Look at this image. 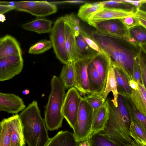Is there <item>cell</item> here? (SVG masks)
<instances>
[{"mask_svg": "<svg viewBox=\"0 0 146 146\" xmlns=\"http://www.w3.org/2000/svg\"><path fill=\"white\" fill-rule=\"evenodd\" d=\"M109 110L106 100L100 107L93 110L92 115V134L104 129L108 119Z\"/></svg>", "mask_w": 146, "mask_h": 146, "instance_id": "cell-14", "label": "cell"}, {"mask_svg": "<svg viewBox=\"0 0 146 146\" xmlns=\"http://www.w3.org/2000/svg\"><path fill=\"white\" fill-rule=\"evenodd\" d=\"M136 10L103 7L92 16L87 23L89 24L108 20L119 19L133 15Z\"/></svg>", "mask_w": 146, "mask_h": 146, "instance_id": "cell-12", "label": "cell"}, {"mask_svg": "<svg viewBox=\"0 0 146 146\" xmlns=\"http://www.w3.org/2000/svg\"><path fill=\"white\" fill-rule=\"evenodd\" d=\"M52 21L45 19L38 18L23 24L22 28L25 30L41 34L51 31Z\"/></svg>", "mask_w": 146, "mask_h": 146, "instance_id": "cell-22", "label": "cell"}, {"mask_svg": "<svg viewBox=\"0 0 146 146\" xmlns=\"http://www.w3.org/2000/svg\"><path fill=\"white\" fill-rule=\"evenodd\" d=\"M96 56L80 59L73 62L75 72L74 87L84 97L91 95L89 88L87 68L89 64Z\"/></svg>", "mask_w": 146, "mask_h": 146, "instance_id": "cell-9", "label": "cell"}, {"mask_svg": "<svg viewBox=\"0 0 146 146\" xmlns=\"http://www.w3.org/2000/svg\"><path fill=\"white\" fill-rule=\"evenodd\" d=\"M64 21L70 26L74 33L75 35L79 34L82 30L79 20L73 14L63 17Z\"/></svg>", "mask_w": 146, "mask_h": 146, "instance_id": "cell-36", "label": "cell"}, {"mask_svg": "<svg viewBox=\"0 0 146 146\" xmlns=\"http://www.w3.org/2000/svg\"><path fill=\"white\" fill-rule=\"evenodd\" d=\"M83 98L86 100L93 110L100 107L105 102L101 96L91 94Z\"/></svg>", "mask_w": 146, "mask_h": 146, "instance_id": "cell-37", "label": "cell"}, {"mask_svg": "<svg viewBox=\"0 0 146 146\" xmlns=\"http://www.w3.org/2000/svg\"><path fill=\"white\" fill-rule=\"evenodd\" d=\"M106 100L109 108V116L104 129L100 132L132 146H139L130 136L131 116L125 105L123 96L118 94L117 107L114 106L110 98Z\"/></svg>", "mask_w": 146, "mask_h": 146, "instance_id": "cell-2", "label": "cell"}, {"mask_svg": "<svg viewBox=\"0 0 146 146\" xmlns=\"http://www.w3.org/2000/svg\"><path fill=\"white\" fill-rule=\"evenodd\" d=\"M123 97L125 105L131 116L139 121L146 129V116L137 108L129 97L126 96Z\"/></svg>", "mask_w": 146, "mask_h": 146, "instance_id": "cell-31", "label": "cell"}, {"mask_svg": "<svg viewBox=\"0 0 146 146\" xmlns=\"http://www.w3.org/2000/svg\"><path fill=\"white\" fill-rule=\"evenodd\" d=\"M51 90L45 107L44 120L47 129L57 130L62 126L64 117L62 108L65 88L59 77L53 76L51 80Z\"/></svg>", "mask_w": 146, "mask_h": 146, "instance_id": "cell-4", "label": "cell"}, {"mask_svg": "<svg viewBox=\"0 0 146 146\" xmlns=\"http://www.w3.org/2000/svg\"><path fill=\"white\" fill-rule=\"evenodd\" d=\"M102 52V54L99 53L97 54L91 62L98 73L102 82L106 85L108 73L110 60L107 55Z\"/></svg>", "mask_w": 146, "mask_h": 146, "instance_id": "cell-21", "label": "cell"}, {"mask_svg": "<svg viewBox=\"0 0 146 146\" xmlns=\"http://www.w3.org/2000/svg\"><path fill=\"white\" fill-rule=\"evenodd\" d=\"M90 36L107 55L113 66L121 69L129 80H132L134 65L138 61L140 46L127 38L97 30L92 32Z\"/></svg>", "mask_w": 146, "mask_h": 146, "instance_id": "cell-1", "label": "cell"}, {"mask_svg": "<svg viewBox=\"0 0 146 146\" xmlns=\"http://www.w3.org/2000/svg\"><path fill=\"white\" fill-rule=\"evenodd\" d=\"M129 85L132 89L137 90H138V85L137 83L132 80H130L129 81Z\"/></svg>", "mask_w": 146, "mask_h": 146, "instance_id": "cell-44", "label": "cell"}, {"mask_svg": "<svg viewBox=\"0 0 146 146\" xmlns=\"http://www.w3.org/2000/svg\"><path fill=\"white\" fill-rule=\"evenodd\" d=\"M85 2V1H78V0H72V1H66L60 2H51L52 3H82Z\"/></svg>", "mask_w": 146, "mask_h": 146, "instance_id": "cell-45", "label": "cell"}, {"mask_svg": "<svg viewBox=\"0 0 146 146\" xmlns=\"http://www.w3.org/2000/svg\"><path fill=\"white\" fill-rule=\"evenodd\" d=\"M73 133L68 131H59L49 139L46 146H79Z\"/></svg>", "mask_w": 146, "mask_h": 146, "instance_id": "cell-18", "label": "cell"}, {"mask_svg": "<svg viewBox=\"0 0 146 146\" xmlns=\"http://www.w3.org/2000/svg\"><path fill=\"white\" fill-rule=\"evenodd\" d=\"M80 33L86 43L91 48L100 54L102 53V50L98 44L84 30L82 29Z\"/></svg>", "mask_w": 146, "mask_h": 146, "instance_id": "cell-38", "label": "cell"}, {"mask_svg": "<svg viewBox=\"0 0 146 146\" xmlns=\"http://www.w3.org/2000/svg\"><path fill=\"white\" fill-rule=\"evenodd\" d=\"M24 140L28 146H46L49 138L37 102L34 100L19 115Z\"/></svg>", "mask_w": 146, "mask_h": 146, "instance_id": "cell-3", "label": "cell"}, {"mask_svg": "<svg viewBox=\"0 0 146 146\" xmlns=\"http://www.w3.org/2000/svg\"><path fill=\"white\" fill-rule=\"evenodd\" d=\"M22 92L24 95H28L30 91L29 90L25 89L23 90Z\"/></svg>", "mask_w": 146, "mask_h": 146, "instance_id": "cell-47", "label": "cell"}, {"mask_svg": "<svg viewBox=\"0 0 146 146\" xmlns=\"http://www.w3.org/2000/svg\"><path fill=\"white\" fill-rule=\"evenodd\" d=\"M52 47L50 40H41L31 46L28 52L30 54H38L45 52Z\"/></svg>", "mask_w": 146, "mask_h": 146, "instance_id": "cell-33", "label": "cell"}, {"mask_svg": "<svg viewBox=\"0 0 146 146\" xmlns=\"http://www.w3.org/2000/svg\"><path fill=\"white\" fill-rule=\"evenodd\" d=\"M87 74L89 90L91 94L101 96L104 91L106 85L102 82L91 62L88 66Z\"/></svg>", "mask_w": 146, "mask_h": 146, "instance_id": "cell-17", "label": "cell"}, {"mask_svg": "<svg viewBox=\"0 0 146 146\" xmlns=\"http://www.w3.org/2000/svg\"><path fill=\"white\" fill-rule=\"evenodd\" d=\"M109 60V69L106 86L104 91L101 97L104 101L105 102L108 94L110 92H111L113 97V99H111V101L114 106L117 107L118 94L117 90V83L115 76L114 67L110 59Z\"/></svg>", "mask_w": 146, "mask_h": 146, "instance_id": "cell-19", "label": "cell"}, {"mask_svg": "<svg viewBox=\"0 0 146 146\" xmlns=\"http://www.w3.org/2000/svg\"><path fill=\"white\" fill-rule=\"evenodd\" d=\"M114 70L118 94L123 96L129 97L131 93V89L129 85V78L120 68L114 67Z\"/></svg>", "mask_w": 146, "mask_h": 146, "instance_id": "cell-26", "label": "cell"}, {"mask_svg": "<svg viewBox=\"0 0 146 146\" xmlns=\"http://www.w3.org/2000/svg\"><path fill=\"white\" fill-rule=\"evenodd\" d=\"M7 118L10 132L11 146H24L25 141L19 115H13Z\"/></svg>", "mask_w": 146, "mask_h": 146, "instance_id": "cell-16", "label": "cell"}, {"mask_svg": "<svg viewBox=\"0 0 146 146\" xmlns=\"http://www.w3.org/2000/svg\"><path fill=\"white\" fill-rule=\"evenodd\" d=\"M17 11L27 12L37 17H45L56 13V5L46 1H21L11 2Z\"/></svg>", "mask_w": 146, "mask_h": 146, "instance_id": "cell-7", "label": "cell"}, {"mask_svg": "<svg viewBox=\"0 0 146 146\" xmlns=\"http://www.w3.org/2000/svg\"><path fill=\"white\" fill-rule=\"evenodd\" d=\"M146 129L131 116L129 133L132 139L139 146H146Z\"/></svg>", "mask_w": 146, "mask_h": 146, "instance_id": "cell-24", "label": "cell"}, {"mask_svg": "<svg viewBox=\"0 0 146 146\" xmlns=\"http://www.w3.org/2000/svg\"><path fill=\"white\" fill-rule=\"evenodd\" d=\"M146 52L145 51L140 47L138 56V64L141 72L142 83L145 88L146 85Z\"/></svg>", "mask_w": 146, "mask_h": 146, "instance_id": "cell-34", "label": "cell"}, {"mask_svg": "<svg viewBox=\"0 0 146 146\" xmlns=\"http://www.w3.org/2000/svg\"><path fill=\"white\" fill-rule=\"evenodd\" d=\"M1 122H0V133L1 132Z\"/></svg>", "mask_w": 146, "mask_h": 146, "instance_id": "cell-48", "label": "cell"}, {"mask_svg": "<svg viewBox=\"0 0 146 146\" xmlns=\"http://www.w3.org/2000/svg\"><path fill=\"white\" fill-rule=\"evenodd\" d=\"M50 38L56 57L62 64L70 62L65 44V23L63 17L58 18L54 23Z\"/></svg>", "mask_w": 146, "mask_h": 146, "instance_id": "cell-6", "label": "cell"}, {"mask_svg": "<svg viewBox=\"0 0 146 146\" xmlns=\"http://www.w3.org/2000/svg\"><path fill=\"white\" fill-rule=\"evenodd\" d=\"M16 55H22L21 48L17 40L9 35L0 38V59Z\"/></svg>", "mask_w": 146, "mask_h": 146, "instance_id": "cell-15", "label": "cell"}, {"mask_svg": "<svg viewBox=\"0 0 146 146\" xmlns=\"http://www.w3.org/2000/svg\"><path fill=\"white\" fill-rule=\"evenodd\" d=\"M119 1L130 4L135 7L136 8L139 9L142 5L145 3L146 0L131 1V0H118Z\"/></svg>", "mask_w": 146, "mask_h": 146, "instance_id": "cell-42", "label": "cell"}, {"mask_svg": "<svg viewBox=\"0 0 146 146\" xmlns=\"http://www.w3.org/2000/svg\"><path fill=\"white\" fill-rule=\"evenodd\" d=\"M93 109L83 97L79 105L73 135L76 139L81 142L88 139L92 135Z\"/></svg>", "mask_w": 146, "mask_h": 146, "instance_id": "cell-5", "label": "cell"}, {"mask_svg": "<svg viewBox=\"0 0 146 146\" xmlns=\"http://www.w3.org/2000/svg\"><path fill=\"white\" fill-rule=\"evenodd\" d=\"M65 23L66 50L70 62H73L78 60L75 35L68 24L65 21Z\"/></svg>", "mask_w": 146, "mask_h": 146, "instance_id": "cell-20", "label": "cell"}, {"mask_svg": "<svg viewBox=\"0 0 146 146\" xmlns=\"http://www.w3.org/2000/svg\"><path fill=\"white\" fill-rule=\"evenodd\" d=\"M103 7L101 2L94 3H86L80 7L77 15L82 20L88 22L92 16Z\"/></svg>", "mask_w": 146, "mask_h": 146, "instance_id": "cell-30", "label": "cell"}, {"mask_svg": "<svg viewBox=\"0 0 146 146\" xmlns=\"http://www.w3.org/2000/svg\"><path fill=\"white\" fill-rule=\"evenodd\" d=\"M75 38L78 60L95 56L99 53L89 47L80 33L75 35Z\"/></svg>", "mask_w": 146, "mask_h": 146, "instance_id": "cell-29", "label": "cell"}, {"mask_svg": "<svg viewBox=\"0 0 146 146\" xmlns=\"http://www.w3.org/2000/svg\"><path fill=\"white\" fill-rule=\"evenodd\" d=\"M25 107L22 99L19 96L12 93L0 92V111L17 114Z\"/></svg>", "mask_w": 146, "mask_h": 146, "instance_id": "cell-13", "label": "cell"}, {"mask_svg": "<svg viewBox=\"0 0 146 146\" xmlns=\"http://www.w3.org/2000/svg\"><path fill=\"white\" fill-rule=\"evenodd\" d=\"M132 80L137 83H140L142 84L138 61L136 62L134 65Z\"/></svg>", "mask_w": 146, "mask_h": 146, "instance_id": "cell-41", "label": "cell"}, {"mask_svg": "<svg viewBox=\"0 0 146 146\" xmlns=\"http://www.w3.org/2000/svg\"><path fill=\"white\" fill-rule=\"evenodd\" d=\"M82 98L78 90L74 87L69 89L65 94L62 113L73 129L76 121L79 105Z\"/></svg>", "mask_w": 146, "mask_h": 146, "instance_id": "cell-8", "label": "cell"}, {"mask_svg": "<svg viewBox=\"0 0 146 146\" xmlns=\"http://www.w3.org/2000/svg\"><path fill=\"white\" fill-rule=\"evenodd\" d=\"M119 19L128 29L139 25V21L134 15Z\"/></svg>", "mask_w": 146, "mask_h": 146, "instance_id": "cell-39", "label": "cell"}, {"mask_svg": "<svg viewBox=\"0 0 146 146\" xmlns=\"http://www.w3.org/2000/svg\"><path fill=\"white\" fill-rule=\"evenodd\" d=\"M6 20V17L4 14H0V22H3Z\"/></svg>", "mask_w": 146, "mask_h": 146, "instance_id": "cell-46", "label": "cell"}, {"mask_svg": "<svg viewBox=\"0 0 146 146\" xmlns=\"http://www.w3.org/2000/svg\"><path fill=\"white\" fill-rule=\"evenodd\" d=\"M104 7L122 9L125 10H135L136 8L132 5L119 1L118 0H110L101 2Z\"/></svg>", "mask_w": 146, "mask_h": 146, "instance_id": "cell-35", "label": "cell"}, {"mask_svg": "<svg viewBox=\"0 0 146 146\" xmlns=\"http://www.w3.org/2000/svg\"><path fill=\"white\" fill-rule=\"evenodd\" d=\"M137 84L138 90L131 89L129 98L137 108L146 116V88L141 83Z\"/></svg>", "mask_w": 146, "mask_h": 146, "instance_id": "cell-25", "label": "cell"}, {"mask_svg": "<svg viewBox=\"0 0 146 146\" xmlns=\"http://www.w3.org/2000/svg\"><path fill=\"white\" fill-rule=\"evenodd\" d=\"M22 55H16L0 59V81L8 80L19 74L23 68Z\"/></svg>", "mask_w": 146, "mask_h": 146, "instance_id": "cell-10", "label": "cell"}, {"mask_svg": "<svg viewBox=\"0 0 146 146\" xmlns=\"http://www.w3.org/2000/svg\"><path fill=\"white\" fill-rule=\"evenodd\" d=\"M14 9L13 6L10 5L0 3V14H4Z\"/></svg>", "mask_w": 146, "mask_h": 146, "instance_id": "cell-43", "label": "cell"}, {"mask_svg": "<svg viewBox=\"0 0 146 146\" xmlns=\"http://www.w3.org/2000/svg\"><path fill=\"white\" fill-rule=\"evenodd\" d=\"M59 78L65 89H69L74 87L75 72L73 62L63 66Z\"/></svg>", "mask_w": 146, "mask_h": 146, "instance_id": "cell-28", "label": "cell"}, {"mask_svg": "<svg viewBox=\"0 0 146 146\" xmlns=\"http://www.w3.org/2000/svg\"><path fill=\"white\" fill-rule=\"evenodd\" d=\"M88 139L90 146H132L100 132L92 134Z\"/></svg>", "mask_w": 146, "mask_h": 146, "instance_id": "cell-23", "label": "cell"}, {"mask_svg": "<svg viewBox=\"0 0 146 146\" xmlns=\"http://www.w3.org/2000/svg\"><path fill=\"white\" fill-rule=\"evenodd\" d=\"M134 15L137 19L139 22V25H141L146 28V11L139 9L136 8Z\"/></svg>", "mask_w": 146, "mask_h": 146, "instance_id": "cell-40", "label": "cell"}, {"mask_svg": "<svg viewBox=\"0 0 146 146\" xmlns=\"http://www.w3.org/2000/svg\"><path fill=\"white\" fill-rule=\"evenodd\" d=\"M129 40L139 46L145 51H146V30L143 27L139 25L128 29Z\"/></svg>", "mask_w": 146, "mask_h": 146, "instance_id": "cell-27", "label": "cell"}, {"mask_svg": "<svg viewBox=\"0 0 146 146\" xmlns=\"http://www.w3.org/2000/svg\"><path fill=\"white\" fill-rule=\"evenodd\" d=\"M1 129L0 133V146H11V135L8 118L1 122Z\"/></svg>", "mask_w": 146, "mask_h": 146, "instance_id": "cell-32", "label": "cell"}, {"mask_svg": "<svg viewBox=\"0 0 146 146\" xmlns=\"http://www.w3.org/2000/svg\"><path fill=\"white\" fill-rule=\"evenodd\" d=\"M103 33L129 38L128 29L119 19H114L89 23Z\"/></svg>", "mask_w": 146, "mask_h": 146, "instance_id": "cell-11", "label": "cell"}]
</instances>
